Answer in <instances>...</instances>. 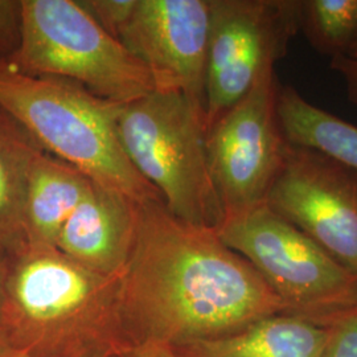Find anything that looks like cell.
Instances as JSON below:
<instances>
[{"label":"cell","mask_w":357,"mask_h":357,"mask_svg":"<svg viewBox=\"0 0 357 357\" xmlns=\"http://www.w3.org/2000/svg\"><path fill=\"white\" fill-rule=\"evenodd\" d=\"M119 278L26 245L4 259V344L26 357L119 356L128 349Z\"/></svg>","instance_id":"2"},{"label":"cell","mask_w":357,"mask_h":357,"mask_svg":"<svg viewBox=\"0 0 357 357\" xmlns=\"http://www.w3.org/2000/svg\"><path fill=\"white\" fill-rule=\"evenodd\" d=\"M0 357H26L23 356V355H19V354H16V352H13V351H10L8 348H6V349H3L1 352H0Z\"/></svg>","instance_id":"23"},{"label":"cell","mask_w":357,"mask_h":357,"mask_svg":"<svg viewBox=\"0 0 357 357\" xmlns=\"http://www.w3.org/2000/svg\"><path fill=\"white\" fill-rule=\"evenodd\" d=\"M116 128L131 166L169 213L218 229L225 213L208 163L203 103L180 91L153 90L121 106Z\"/></svg>","instance_id":"4"},{"label":"cell","mask_w":357,"mask_h":357,"mask_svg":"<svg viewBox=\"0 0 357 357\" xmlns=\"http://www.w3.org/2000/svg\"><path fill=\"white\" fill-rule=\"evenodd\" d=\"M138 204L94 183L66 220L56 249L85 268L119 277L134 243Z\"/></svg>","instance_id":"11"},{"label":"cell","mask_w":357,"mask_h":357,"mask_svg":"<svg viewBox=\"0 0 357 357\" xmlns=\"http://www.w3.org/2000/svg\"><path fill=\"white\" fill-rule=\"evenodd\" d=\"M78 3L98 26L115 38L126 26L137 6V0H78Z\"/></svg>","instance_id":"17"},{"label":"cell","mask_w":357,"mask_h":357,"mask_svg":"<svg viewBox=\"0 0 357 357\" xmlns=\"http://www.w3.org/2000/svg\"><path fill=\"white\" fill-rule=\"evenodd\" d=\"M327 339L328 327L282 312L227 336L172 351L176 357H323Z\"/></svg>","instance_id":"12"},{"label":"cell","mask_w":357,"mask_h":357,"mask_svg":"<svg viewBox=\"0 0 357 357\" xmlns=\"http://www.w3.org/2000/svg\"><path fill=\"white\" fill-rule=\"evenodd\" d=\"M216 231L261 274L283 314L330 327L357 308V274L265 203L224 217Z\"/></svg>","instance_id":"5"},{"label":"cell","mask_w":357,"mask_h":357,"mask_svg":"<svg viewBox=\"0 0 357 357\" xmlns=\"http://www.w3.org/2000/svg\"><path fill=\"white\" fill-rule=\"evenodd\" d=\"M41 147L0 107V258L26 246L24 199L29 167Z\"/></svg>","instance_id":"14"},{"label":"cell","mask_w":357,"mask_h":357,"mask_svg":"<svg viewBox=\"0 0 357 357\" xmlns=\"http://www.w3.org/2000/svg\"><path fill=\"white\" fill-rule=\"evenodd\" d=\"M209 6L206 131L287 54L301 31L302 0H209Z\"/></svg>","instance_id":"7"},{"label":"cell","mask_w":357,"mask_h":357,"mask_svg":"<svg viewBox=\"0 0 357 357\" xmlns=\"http://www.w3.org/2000/svg\"><path fill=\"white\" fill-rule=\"evenodd\" d=\"M323 357H357V308L328 327Z\"/></svg>","instance_id":"19"},{"label":"cell","mask_w":357,"mask_h":357,"mask_svg":"<svg viewBox=\"0 0 357 357\" xmlns=\"http://www.w3.org/2000/svg\"><path fill=\"white\" fill-rule=\"evenodd\" d=\"M121 106L76 82L29 76L0 61V107L45 153L135 203H162L123 151L116 128Z\"/></svg>","instance_id":"3"},{"label":"cell","mask_w":357,"mask_h":357,"mask_svg":"<svg viewBox=\"0 0 357 357\" xmlns=\"http://www.w3.org/2000/svg\"><path fill=\"white\" fill-rule=\"evenodd\" d=\"M209 28V0H137L118 40L149 69L153 90L204 105Z\"/></svg>","instance_id":"10"},{"label":"cell","mask_w":357,"mask_h":357,"mask_svg":"<svg viewBox=\"0 0 357 357\" xmlns=\"http://www.w3.org/2000/svg\"><path fill=\"white\" fill-rule=\"evenodd\" d=\"M277 113L289 143L315 149L357 172V126L308 102L289 85L278 86Z\"/></svg>","instance_id":"15"},{"label":"cell","mask_w":357,"mask_h":357,"mask_svg":"<svg viewBox=\"0 0 357 357\" xmlns=\"http://www.w3.org/2000/svg\"><path fill=\"white\" fill-rule=\"evenodd\" d=\"M278 78L270 68L206 131L211 175L225 216L262 204L289 142L277 113Z\"/></svg>","instance_id":"8"},{"label":"cell","mask_w":357,"mask_h":357,"mask_svg":"<svg viewBox=\"0 0 357 357\" xmlns=\"http://www.w3.org/2000/svg\"><path fill=\"white\" fill-rule=\"evenodd\" d=\"M6 63L29 76L76 82L119 105L153 90L149 69L78 0H23L22 43Z\"/></svg>","instance_id":"6"},{"label":"cell","mask_w":357,"mask_h":357,"mask_svg":"<svg viewBox=\"0 0 357 357\" xmlns=\"http://www.w3.org/2000/svg\"><path fill=\"white\" fill-rule=\"evenodd\" d=\"M348 56H349V57H354V59H357V32L355 43H354V47H352V50H351Z\"/></svg>","instance_id":"24"},{"label":"cell","mask_w":357,"mask_h":357,"mask_svg":"<svg viewBox=\"0 0 357 357\" xmlns=\"http://www.w3.org/2000/svg\"><path fill=\"white\" fill-rule=\"evenodd\" d=\"M94 183L40 149L29 167L24 199L26 245L56 248L66 220Z\"/></svg>","instance_id":"13"},{"label":"cell","mask_w":357,"mask_h":357,"mask_svg":"<svg viewBox=\"0 0 357 357\" xmlns=\"http://www.w3.org/2000/svg\"><path fill=\"white\" fill-rule=\"evenodd\" d=\"M3 294H4V259L0 258V352L7 348L3 340Z\"/></svg>","instance_id":"22"},{"label":"cell","mask_w":357,"mask_h":357,"mask_svg":"<svg viewBox=\"0 0 357 357\" xmlns=\"http://www.w3.org/2000/svg\"><path fill=\"white\" fill-rule=\"evenodd\" d=\"M118 357H176L172 348L166 345L146 344L128 348Z\"/></svg>","instance_id":"21"},{"label":"cell","mask_w":357,"mask_h":357,"mask_svg":"<svg viewBox=\"0 0 357 357\" xmlns=\"http://www.w3.org/2000/svg\"><path fill=\"white\" fill-rule=\"evenodd\" d=\"M23 0H0V61L10 60L20 47Z\"/></svg>","instance_id":"18"},{"label":"cell","mask_w":357,"mask_h":357,"mask_svg":"<svg viewBox=\"0 0 357 357\" xmlns=\"http://www.w3.org/2000/svg\"><path fill=\"white\" fill-rule=\"evenodd\" d=\"M301 29L314 50L348 56L357 32V0H302Z\"/></svg>","instance_id":"16"},{"label":"cell","mask_w":357,"mask_h":357,"mask_svg":"<svg viewBox=\"0 0 357 357\" xmlns=\"http://www.w3.org/2000/svg\"><path fill=\"white\" fill-rule=\"evenodd\" d=\"M119 306L128 348L212 340L284 312L261 274L216 229L188 224L159 202L138 204Z\"/></svg>","instance_id":"1"},{"label":"cell","mask_w":357,"mask_h":357,"mask_svg":"<svg viewBox=\"0 0 357 357\" xmlns=\"http://www.w3.org/2000/svg\"><path fill=\"white\" fill-rule=\"evenodd\" d=\"M331 69L343 78L348 100L357 105V59L349 56L332 57Z\"/></svg>","instance_id":"20"},{"label":"cell","mask_w":357,"mask_h":357,"mask_svg":"<svg viewBox=\"0 0 357 357\" xmlns=\"http://www.w3.org/2000/svg\"><path fill=\"white\" fill-rule=\"evenodd\" d=\"M265 204L357 274L356 171L289 143Z\"/></svg>","instance_id":"9"}]
</instances>
